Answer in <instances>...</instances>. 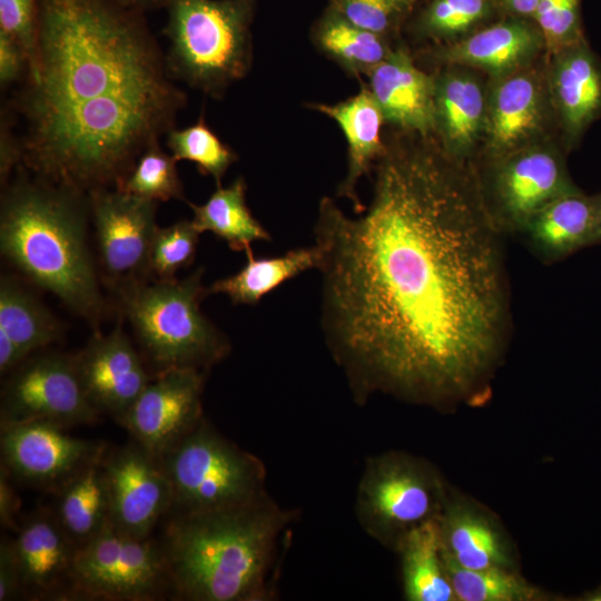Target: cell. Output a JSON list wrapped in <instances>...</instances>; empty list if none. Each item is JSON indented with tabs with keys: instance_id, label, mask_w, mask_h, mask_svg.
Segmentation results:
<instances>
[{
	"instance_id": "5b68a950",
	"label": "cell",
	"mask_w": 601,
	"mask_h": 601,
	"mask_svg": "<svg viewBox=\"0 0 601 601\" xmlns=\"http://www.w3.org/2000/svg\"><path fill=\"white\" fill-rule=\"evenodd\" d=\"M203 276L199 267L183 279H149L117 295L152 375L170 370L207 374L228 356V337L200 309L208 294Z\"/></svg>"
},
{
	"instance_id": "e575fe53",
	"label": "cell",
	"mask_w": 601,
	"mask_h": 601,
	"mask_svg": "<svg viewBox=\"0 0 601 601\" xmlns=\"http://www.w3.org/2000/svg\"><path fill=\"white\" fill-rule=\"evenodd\" d=\"M200 233L191 220L158 227L150 247L149 276L154 280H170L195 258Z\"/></svg>"
},
{
	"instance_id": "277c9868",
	"label": "cell",
	"mask_w": 601,
	"mask_h": 601,
	"mask_svg": "<svg viewBox=\"0 0 601 601\" xmlns=\"http://www.w3.org/2000/svg\"><path fill=\"white\" fill-rule=\"evenodd\" d=\"M3 187L2 256L38 287L98 327L107 305L88 244V195L48 183L21 166Z\"/></svg>"
},
{
	"instance_id": "d4e9b609",
	"label": "cell",
	"mask_w": 601,
	"mask_h": 601,
	"mask_svg": "<svg viewBox=\"0 0 601 601\" xmlns=\"http://www.w3.org/2000/svg\"><path fill=\"white\" fill-rule=\"evenodd\" d=\"M542 41L538 27L514 19L487 27L447 47L440 57L493 73H510L528 62Z\"/></svg>"
},
{
	"instance_id": "7bdbcfd3",
	"label": "cell",
	"mask_w": 601,
	"mask_h": 601,
	"mask_svg": "<svg viewBox=\"0 0 601 601\" xmlns=\"http://www.w3.org/2000/svg\"><path fill=\"white\" fill-rule=\"evenodd\" d=\"M13 484L11 475L0 465V524L7 530L17 532L20 526L18 515L21 500Z\"/></svg>"
},
{
	"instance_id": "484cf974",
	"label": "cell",
	"mask_w": 601,
	"mask_h": 601,
	"mask_svg": "<svg viewBox=\"0 0 601 601\" xmlns=\"http://www.w3.org/2000/svg\"><path fill=\"white\" fill-rule=\"evenodd\" d=\"M105 454L85 465L52 492L55 500L51 510L78 546L110 524Z\"/></svg>"
},
{
	"instance_id": "60d3db41",
	"label": "cell",
	"mask_w": 601,
	"mask_h": 601,
	"mask_svg": "<svg viewBox=\"0 0 601 601\" xmlns=\"http://www.w3.org/2000/svg\"><path fill=\"white\" fill-rule=\"evenodd\" d=\"M29 60L23 48L10 36L0 31V85L7 88L27 77Z\"/></svg>"
},
{
	"instance_id": "d590c367",
	"label": "cell",
	"mask_w": 601,
	"mask_h": 601,
	"mask_svg": "<svg viewBox=\"0 0 601 601\" xmlns=\"http://www.w3.org/2000/svg\"><path fill=\"white\" fill-rule=\"evenodd\" d=\"M489 8L487 0H432L418 19V30L432 38L453 37L482 20Z\"/></svg>"
},
{
	"instance_id": "52a82bcc",
	"label": "cell",
	"mask_w": 601,
	"mask_h": 601,
	"mask_svg": "<svg viewBox=\"0 0 601 601\" xmlns=\"http://www.w3.org/2000/svg\"><path fill=\"white\" fill-rule=\"evenodd\" d=\"M173 490L168 514L229 509L266 494V469L204 417L159 459Z\"/></svg>"
},
{
	"instance_id": "7c38bea8",
	"label": "cell",
	"mask_w": 601,
	"mask_h": 601,
	"mask_svg": "<svg viewBox=\"0 0 601 601\" xmlns=\"http://www.w3.org/2000/svg\"><path fill=\"white\" fill-rule=\"evenodd\" d=\"M493 160L490 178L477 181L485 206L504 235L520 234L549 203L579 189L554 149L525 146Z\"/></svg>"
},
{
	"instance_id": "cb8c5ba5",
	"label": "cell",
	"mask_w": 601,
	"mask_h": 601,
	"mask_svg": "<svg viewBox=\"0 0 601 601\" xmlns=\"http://www.w3.org/2000/svg\"><path fill=\"white\" fill-rule=\"evenodd\" d=\"M434 132L451 157L463 160L485 128L486 108L480 83L467 75L449 72L434 77Z\"/></svg>"
},
{
	"instance_id": "bcb514c9",
	"label": "cell",
	"mask_w": 601,
	"mask_h": 601,
	"mask_svg": "<svg viewBox=\"0 0 601 601\" xmlns=\"http://www.w3.org/2000/svg\"><path fill=\"white\" fill-rule=\"evenodd\" d=\"M584 597V600H601V585L595 590L588 592Z\"/></svg>"
},
{
	"instance_id": "8d00e7d4",
	"label": "cell",
	"mask_w": 601,
	"mask_h": 601,
	"mask_svg": "<svg viewBox=\"0 0 601 601\" xmlns=\"http://www.w3.org/2000/svg\"><path fill=\"white\" fill-rule=\"evenodd\" d=\"M532 18L543 41L556 51L583 41L579 0H541Z\"/></svg>"
},
{
	"instance_id": "9c48e42d",
	"label": "cell",
	"mask_w": 601,
	"mask_h": 601,
	"mask_svg": "<svg viewBox=\"0 0 601 601\" xmlns=\"http://www.w3.org/2000/svg\"><path fill=\"white\" fill-rule=\"evenodd\" d=\"M171 594L160 541L108 524L78 548L68 600L150 601Z\"/></svg>"
},
{
	"instance_id": "ffe728a7",
	"label": "cell",
	"mask_w": 601,
	"mask_h": 601,
	"mask_svg": "<svg viewBox=\"0 0 601 601\" xmlns=\"http://www.w3.org/2000/svg\"><path fill=\"white\" fill-rule=\"evenodd\" d=\"M519 235L543 264L560 262L600 244L598 195L588 196L577 189L555 198L539 210Z\"/></svg>"
},
{
	"instance_id": "3957f363",
	"label": "cell",
	"mask_w": 601,
	"mask_h": 601,
	"mask_svg": "<svg viewBox=\"0 0 601 601\" xmlns=\"http://www.w3.org/2000/svg\"><path fill=\"white\" fill-rule=\"evenodd\" d=\"M295 520L268 494L201 513L170 514L161 546L171 595L186 601H269Z\"/></svg>"
},
{
	"instance_id": "7a4b0ae2",
	"label": "cell",
	"mask_w": 601,
	"mask_h": 601,
	"mask_svg": "<svg viewBox=\"0 0 601 601\" xmlns=\"http://www.w3.org/2000/svg\"><path fill=\"white\" fill-rule=\"evenodd\" d=\"M186 102L144 13L39 0L37 61L16 100L30 174L86 195L117 188Z\"/></svg>"
},
{
	"instance_id": "b9f144b4",
	"label": "cell",
	"mask_w": 601,
	"mask_h": 601,
	"mask_svg": "<svg viewBox=\"0 0 601 601\" xmlns=\"http://www.w3.org/2000/svg\"><path fill=\"white\" fill-rule=\"evenodd\" d=\"M1 117L0 130V180L3 187L11 178L21 162V150L19 137L14 134L13 125L9 122L10 117L6 110Z\"/></svg>"
},
{
	"instance_id": "ba28073f",
	"label": "cell",
	"mask_w": 601,
	"mask_h": 601,
	"mask_svg": "<svg viewBox=\"0 0 601 601\" xmlns=\"http://www.w3.org/2000/svg\"><path fill=\"white\" fill-rule=\"evenodd\" d=\"M451 487L426 459L387 451L365 461L355 514L367 535L395 552L411 531L439 518Z\"/></svg>"
},
{
	"instance_id": "2e32d148",
	"label": "cell",
	"mask_w": 601,
	"mask_h": 601,
	"mask_svg": "<svg viewBox=\"0 0 601 601\" xmlns=\"http://www.w3.org/2000/svg\"><path fill=\"white\" fill-rule=\"evenodd\" d=\"M78 376L89 403L118 421L151 380L141 354L121 322L107 333L95 331L75 354Z\"/></svg>"
},
{
	"instance_id": "4dcf8cb0",
	"label": "cell",
	"mask_w": 601,
	"mask_h": 601,
	"mask_svg": "<svg viewBox=\"0 0 601 601\" xmlns=\"http://www.w3.org/2000/svg\"><path fill=\"white\" fill-rule=\"evenodd\" d=\"M0 329L17 344L24 358L57 342L62 327L51 312L16 277L1 275Z\"/></svg>"
},
{
	"instance_id": "f1b7e54d",
	"label": "cell",
	"mask_w": 601,
	"mask_h": 601,
	"mask_svg": "<svg viewBox=\"0 0 601 601\" xmlns=\"http://www.w3.org/2000/svg\"><path fill=\"white\" fill-rule=\"evenodd\" d=\"M246 253V264L235 274L220 278L207 288L208 294L226 295L235 305H256L285 282L318 267L319 252L312 247L295 248L276 257L254 256Z\"/></svg>"
},
{
	"instance_id": "4fadbf2b",
	"label": "cell",
	"mask_w": 601,
	"mask_h": 601,
	"mask_svg": "<svg viewBox=\"0 0 601 601\" xmlns=\"http://www.w3.org/2000/svg\"><path fill=\"white\" fill-rule=\"evenodd\" d=\"M99 441L76 437L46 421L0 425L1 466L14 482L50 492L106 453Z\"/></svg>"
},
{
	"instance_id": "f6af8a7d",
	"label": "cell",
	"mask_w": 601,
	"mask_h": 601,
	"mask_svg": "<svg viewBox=\"0 0 601 601\" xmlns=\"http://www.w3.org/2000/svg\"><path fill=\"white\" fill-rule=\"evenodd\" d=\"M121 7L140 13L165 7L167 0H114Z\"/></svg>"
},
{
	"instance_id": "f35d334b",
	"label": "cell",
	"mask_w": 601,
	"mask_h": 601,
	"mask_svg": "<svg viewBox=\"0 0 601 601\" xmlns=\"http://www.w3.org/2000/svg\"><path fill=\"white\" fill-rule=\"evenodd\" d=\"M39 0H0V31L16 40L26 51L28 72L37 61Z\"/></svg>"
},
{
	"instance_id": "ac0fdd59",
	"label": "cell",
	"mask_w": 601,
	"mask_h": 601,
	"mask_svg": "<svg viewBox=\"0 0 601 601\" xmlns=\"http://www.w3.org/2000/svg\"><path fill=\"white\" fill-rule=\"evenodd\" d=\"M16 533L13 542L23 598L68 600L79 546L61 528L51 508H38Z\"/></svg>"
},
{
	"instance_id": "ee69618b",
	"label": "cell",
	"mask_w": 601,
	"mask_h": 601,
	"mask_svg": "<svg viewBox=\"0 0 601 601\" xmlns=\"http://www.w3.org/2000/svg\"><path fill=\"white\" fill-rule=\"evenodd\" d=\"M510 12L521 17H533L541 0H497Z\"/></svg>"
},
{
	"instance_id": "c3c4849f",
	"label": "cell",
	"mask_w": 601,
	"mask_h": 601,
	"mask_svg": "<svg viewBox=\"0 0 601 601\" xmlns=\"http://www.w3.org/2000/svg\"><path fill=\"white\" fill-rule=\"evenodd\" d=\"M403 1H405V2L410 3L411 6H413L417 0H403Z\"/></svg>"
},
{
	"instance_id": "6da1fadb",
	"label": "cell",
	"mask_w": 601,
	"mask_h": 601,
	"mask_svg": "<svg viewBox=\"0 0 601 601\" xmlns=\"http://www.w3.org/2000/svg\"><path fill=\"white\" fill-rule=\"evenodd\" d=\"M386 142V141H385ZM370 204L314 227L322 326L354 400L446 410L487 393L512 329L504 234L477 176L431 136L386 142Z\"/></svg>"
},
{
	"instance_id": "d6a6232c",
	"label": "cell",
	"mask_w": 601,
	"mask_h": 601,
	"mask_svg": "<svg viewBox=\"0 0 601 601\" xmlns=\"http://www.w3.org/2000/svg\"><path fill=\"white\" fill-rule=\"evenodd\" d=\"M166 145L177 161L194 162L200 174L214 178L216 186L221 185L226 171L237 160L236 152L210 129L204 115L188 127L170 129Z\"/></svg>"
},
{
	"instance_id": "4316f807",
	"label": "cell",
	"mask_w": 601,
	"mask_h": 601,
	"mask_svg": "<svg viewBox=\"0 0 601 601\" xmlns=\"http://www.w3.org/2000/svg\"><path fill=\"white\" fill-rule=\"evenodd\" d=\"M403 597L407 601H456L436 520L411 531L398 544Z\"/></svg>"
},
{
	"instance_id": "ab89813d",
	"label": "cell",
	"mask_w": 601,
	"mask_h": 601,
	"mask_svg": "<svg viewBox=\"0 0 601 601\" xmlns=\"http://www.w3.org/2000/svg\"><path fill=\"white\" fill-rule=\"evenodd\" d=\"M23 598L19 561L13 539L1 535L0 540V601Z\"/></svg>"
},
{
	"instance_id": "5bb4252c",
	"label": "cell",
	"mask_w": 601,
	"mask_h": 601,
	"mask_svg": "<svg viewBox=\"0 0 601 601\" xmlns=\"http://www.w3.org/2000/svg\"><path fill=\"white\" fill-rule=\"evenodd\" d=\"M206 373L170 370L152 375L117 421L131 439L160 459L205 417L201 395Z\"/></svg>"
},
{
	"instance_id": "74e56055",
	"label": "cell",
	"mask_w": 601,
	"mask_h": 601,
	"mask_svg": "<svg viewBox=\"0 0 601 601\" xmlns=\"http://www.w3.org/2000/svg\"><path fill=\"white\" fill-rule=\"evenodd\" d=\"M328 4L354 24L386 37L412 7L403 0H329Z\"/></svg>"
},
{
	"instance_id": "d6986e66",
	"label": "cell",
	"mask_w": 601,
	"mask_h": 601,
	"mask_svg": "<svg viewBox=\"0 0 601 601\" xmlns=\"http://www.w3.org/2000/svg\"><path fill=\"white\" fill-rule=\"evenodd\" d=\"M365 77L385 122L410 134L434 132L435 79L406 50L392 49Z\"/></svg>"
},
{
	"instance_id": "8992f818",
	"label": "cell",
	"mask_w": 601,
	"mask_h": 601,
	"mask_svg": "<svg viewBox=\"0 0 601 601\" xmlns=\"http://www.w3.org/2000/svg\"><path fill=\"white\" fill-rule=\"evenodd\" d=\"M257 0H167L170 77L219 99L247 76Z\"/></svg>"
},
{
	"instance_id": "30bf717a",
	"label": "cell",
	"mask_w": 601,
	"mask_h": 601,
	"mask_svg": "<svg viewBox=\"0 0 601 601\" xmlns=\"http://www.w3.org/2000/svg\"><path fill=\"white\" fill-rule=\"evenodd\" d=\"M6 376L0 425L46 421L68 428L99 417L81 387L75 354L40 351Z\"/></svg>"
},
{
	"instance_id": "9a60e30c",
	"label": "cell",
	"mask_w": 601,
	"mask_h": 601,
	"mask_svg": "<svg viewBox=\"0 0 601 601\" xmlns=\"http://www.w3.org/2000/svg\"><path fill=\"white\" fill-rule=\"evenodd\" d=\"M110 524L145 539L168 515L173 504L170 481L159 461L135 440L105 454Z\"/></svg>"
},
{
	"instance_id": "8fae6325",
	"label": "cell",
	"mask_w": 601,
	"mask_h": 601,
	"mask_svg": "<svg viewBox=\"0 0 601 601\" xmlns=\"http://www.w3.org/2000/svg\"><path fill=\"white\" fill-rule=\"evenodd\" d=\"M88 198L100 280L117 295L149 280L158 203L118 188L97 189Z\"/></svg>"
},
{
	"instance_id": "7dc6e473",
	"label": "cell",
	"mask_w": 601,
	"mask_h": 601,
	"mask_svg": "<svg viewBox=\"0 0 601 601\" xmlns=\"http://www.w3.org/2000/svg\"><path fill=\"white\" fill-rule=\"evenodd\" d=\"M598 223H599V235L601 240V194L598 195Z\"/></svg>"
},
{
	"instance_id": "1f68e13d",
	"label": "cell",
	"mask_w": 601,
	"mask_h": 601,
	"mask_svg": "<svg viewBox=\"0 0 601 601\" xmlns=\"http://www.w3.org/2000/svg\"><path fill=\"white\" fill-rule=\"evenodd\" d=\"M444 554V553H443ZM456 601H551L559 600L530 583L520 572L505 568L480 570L457 565L444 555Z\"/></svg>"
},
{
	"instance_id": "83f0119b",
	"label": "cell",
	"mask_w": 601,
	"mask_h": 601,
	"mask_svg": "<svg viewBox=\"0 0 601 601\" xmlns=\"http://www.w3.org/2000/svg\"><path fill=\"white\" fill-rule=\"evenodd\" d=\"M316 49L353 77L365 76L391 52L388 37L348 21L327 6L312 27Z\"/></svg>"
},
{
	"instance_id": "f546056e",
	"label": "cell",
	"mask_w": 601,
	"mask_h": 601,
	"mask_svg": "<svg viewBox=\"0 0 601 601\" xmlns=\"http://www.w3.org/2000/svg\"><path fill=\"white\" fill-rule=\"evenodd\" d=\"M246 189L244 178L239 177L228 187L216 186L201 205L187 201L196 229L200 234L213 233L235 252H247L255 242H269L270 235L247 206Z\"/></svg>"
},
{
	"instance_id": "7402d4cb",
	"label": "cell",
	"mask_w": 601,
	"mask_h": 601,
	"mask_svg": "<svg viewBox=\"0 0 601 601\" xmlns=\"http://www.w3.org/2000/svg\"><path fill=\"white\" fill-rule=\"evenodd\" d=\"M544 104L542 89L533 75L516 73L493 90L486 110L485 129L492 159L525 147L540 129Z\"/></svg>"
},
{
	"instance_id": "836d02e7",
	"label": "cell",
	"mask_w": 601,
	"mask_h": 601,
	"mask_svg": "<svg viewBox=\"0 0 601 601\" xmlns=\"http://www.w3.org/2000/svg\"><path fill=\"white\" fill-rule=\"evenodd\" d=\"M177 160L165 152L158 142L149 146L117 187L118 189L154 201L186 200Z\"/></svg>"
},
{
	"instance_id": "e0dca14e",
	"label": "cell",
	"mask_w": 601,
	"mask_h": 601,
	"mask_svg": "<svg viewBox=\"0 0 601 601\" xmlns=\"http://www.w3.org/2000/svg\"><path fill=\"white\" fill-rule=\"evenodd\" d=\"M444 555L460 566L520 570L515 543L487 506L451 487L436 519Z\"/></svg>"
},
{
	"instance_id": "603a6c76",
	"label": "cell",
	"mask_w": 601,
	"mask_h": 601,
	"mask_svg": "<svg viewBox=\"0 0 601 601\" xmlns=\"http://www.w3.org/2000/svg\"><path fill=\"white\" fill-rule=\"evenodd\" d=\"M551 88L565 131L578 138L601 112V67L584 40L558 51Z\"/></svg>"
},
{
	"instance_id": "44dd1931",
	"label": "cell",
	"mask_w": 601,
	"mask_h": 601,
	"mask_svg": "<svg viewBox=\"0 0 601 601\" xmlns=\"http://www.w3.org/2000/svg\"><path fill=\"white\" fill-rule=\"evenodd\" d=\"M309 107L333 119L346 138L347 173L338 186L337 195L348 199L354 211L358 213L365 205L357 196V184L372 170L386 147L382 137L385 124L383 114L366 85L356 95L339 102L312 104Z\"/></svg>"
}]
</instances>
